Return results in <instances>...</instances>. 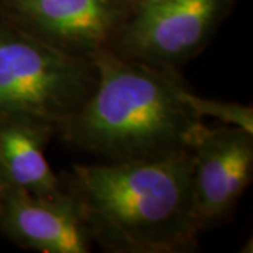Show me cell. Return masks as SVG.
Masks as SVG:
<instances>
[{"label":"cell","mask_w":253,"mask_h":253,"mask_svg":"<svg viewBox=\"0 0 253 253\" xmlns=\"http://www.w3.org/2000/svg\"><path fill=\"white\" fill-rule=\"evenodd\" d=\"M0 231L21 248L41 253H89L91 236L72 194L36 196L4 184Z\"/></svg>","instance_id":"obj_7"},{"label":"cell","mask_w":253,"mask_h":253,"mask_svg":"<svg viewBox=\"0 0 253 253\" xmlns=\"http://www.w3.org/2000/svg\"><path fill=\"white\" fill-rule=\"evenodd\" d=\"M232 0H134L111 49L173 71L207 45Z\"/></svg>","instance_id":"obj_4"},{"label":"cell","mask_w":253,"mask_h":253,"mask_svg":"<svg viewBox=\"0 0 253 253\" xmlns=\"http://www.w3.org/2000/svg\"><path fill=\"white\" fill-rule=\"evenodd\" d=\"M253 176V134L208 126L191 149V190L200 231L232 212Z\"/></svg>","instance_id":"obj_6"},{"label":"cell","mask_w":253,"mask_h":253,"mask_svg":"<svg viewBox=\"0 0 253 253\" xmlns=\"http://www.w3.org/2000/svg\"><path fill=\"white\" fill-rule=\"evenodd\" d=\"M3 186H4V181H3L1 176H0V191H1V189H3Z\"/></svg>","instance_id":"obj_10"},{"label":"cell","mask_w":253,"mask_h":253,"mask_svg":"<svg viewBox=\"0 0 253 253\" xmlns=\"http://www.w3.org/2000/svg\"><path fill=\"white\" fill-rule=\"evenodd\" d=\"M96 84L61 135L101 162H134L191 151L207 128L180 96L176 72L103 49Z\"/></svg>","instance_id":"obj_2"},{"label":"cell","mask_w":253,"mask_h":253,"mask_svg":"<svg viewBox=\"0 0 253 253\" xmlns=\"http://www.w3.org/2000/svg\"><path fill=\"white\" fill-rule=\"evenodd\" d=\"M55 135L44 126L24 121H0V176L4 184L36 196H55L63 190L44 149Z\"/></svg>","instance_id":"obj_8"},{"label":"cell","mask_w":253,"mask_h":253,"mask_svg":"<svg viewBox=\"0 0 253 253\" xmlns=\"http://www.w3.org/2000/svg\"><path fill=\"white\" fill-rule=\"evenodd\" d=\"M96 84L91 59L65 52L0 18V121L61 132Z\"/></svg>","instance_id":"obj_3"},{"label":"cell","mask_w":253,"mask_h":253,"mask_svg":"<svg viewBox=\"0 0 253 253\" xmlns=\"http://www.w3.org/2000/svg\"><path fill=\"white\" fill-rule=\"evenodd\" d=\"M62 186L93 242L114 253H184L201 232L191 190V151L134 162L75 165Z\"/></svg>","instance_id":"obj_1"},{"label":"cell","mask_w":253,"mask_h":253,"mask_svg":"<svg viewBox=\"0 0 253 253\" xmlns=\"http://www.w3.org/2000/svg\"><path fill=\"white\" fill-rule=\"evenodd\" d=\"M180 96L184 103L199 117H211L221 121L225 126H239L253 134V109L252 106H244L238 103H226L219 100L201 97L187 90L180 84Z\"/></svg>","instance_id":"obj_9"},{"label":"cell","mask_w":253,"mask_h":253,"mask_svg":"<svg viewBox=\"0 0 253 253\" xmlns=\"http://www.w3.org/2000/svg\"><path fill=\"white\" fill-rule=\"evenodd\" d=\"M134 0H0V18L65 52L113 48Z\"/></svg>","instance_id":"obj_5"}]
</instances>
